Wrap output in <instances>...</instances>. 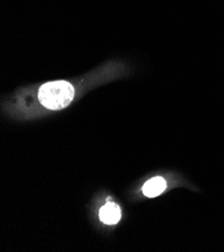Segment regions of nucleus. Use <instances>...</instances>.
<instances>
[{"label":"nucleus","instance_id":"f257e3e1","mask_svg":"<svg viewBox=\"0 0 224 252\" xmlns=\"http://www.w3.org/2000/svg\"><path fill=\"white\" fill-rule=\"evenodd\" d=\"M74 89L65 81L49 82L42 85L38 90L40 104L52 111H60L66 108L73 99Z\"/></svg>","mask_w":224,"mask_h":252},{"label":"nucleus","instance_id":"f03ea898","mask_svg":"<svg viewBox=\"0 0 224 252\" xmlns=\"http://www.w3.org/2000/svg\"><path fill=\"white\" fill-rule=\"evenodd\" d=\"M99 219L105 224L114 225L121 219V209L114 202H108L99 210Z\"/></svg>","mask_w":224,"mask_h":252},{"label":"nucleus","instance_id":"7ed1b4c3","mask_svg":"<svg viewBox=\"0 0 224 252\" xmlns=\"http://www.w3.org/2000/svg\"><path fill=\"white\" fill-rule=\"evenodd\" d=\"M167 184L166 181L162 177H155L148 180L143 186V193L147 197H156L164 192Z\"/></svg>","mask_w":224,"mask_h":252}]
</instances>
